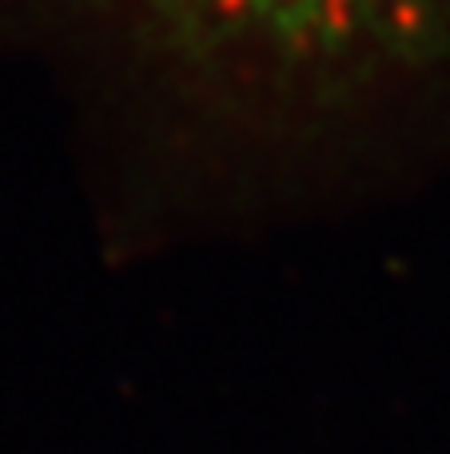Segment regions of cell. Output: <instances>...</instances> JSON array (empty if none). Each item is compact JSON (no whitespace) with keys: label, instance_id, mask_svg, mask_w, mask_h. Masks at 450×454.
<instances>
[{"label":"cell","instance_id":"1","mask_svg":"<svg viewBox=\"0 0 450 454\" xmlns=\"http://www.w3.org/2000/svg\"><path fill=\"white\" fill-rule=\"evenodd\" d=\"M175 64L231 88L335 100L450 68V0H116Z\"/></svg>","mask_w":450,"mask_h":454}]
</instances>
